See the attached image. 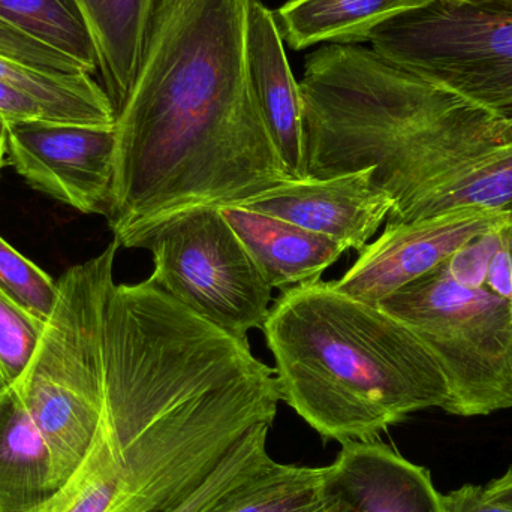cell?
I'll list each match as a JSON object with an SVG mask.
<instances>
[{
  "label": "cell",
  "instance_id": "1",
  "mask_svg": "<svg viewBox=\"0 0 512 512\" xmlns=\"http://www.w3.org/2000/svg\"><path fill=\"white\" fill-rule=\"evenodd\" d=\"M274 369L152 279L111 286L95 441L35 512H168L246 435L273 424Z\"/></svg>",
  "mask_w": 512,
  "mask_h": 512
},
{
  "label": "cell",
  "instance_id": "2",
  "mask_svg": "<svg viewBox=\"0 0 512 512\" xmlns=\"http://www.w3.org/2000/svg\"><path fill=\"white\" fill-rule=\"evenodd\" d=\"M252 2L159 0L137 77L116 111L105 218L123 248L171 213L239 206L291 182L252 89Z\"/></svg>",
  "mask_w": 512,
  "mask_h": 512
},
{
  "label": "cell",
  "instance_id": "3",
  "mask_svg": "<svg viewBox=\"0 0 512 512\" xmlns=\"http://www.w3.org/2000/svg\"><path fill=\"white\" fill-rule=\"evenodd\" d=\"M300 84L307 179L372 168L394 201L387 225L442 182L512 141V120L360 45L310 53Z\"/></svg>",
  "mask_w": 512,
  "mask_h": 512
},
{
  "label": "cell",
  "instance_id": "4",
  "mask_svg": "<svg viewBox=\"0 0 512 512\" xmlns=\"http://www.w3.org/2000/svg\"><path fill=\"white\" fill-rule=\"evenodd\" d=\"M262 330L280 397L325 441H376L415 412L447 405V381L423 340L331 282L283 291Z\"/></svg>",
  "mask_w": 512,
  "mask_h": 512
},
{
  "label": "cell",
  "instance_id": "5",
  "mask_svg": "<svg viewBox=\"0 0 512 512\" xmlns=\"http://www.w3.org/2000/svg\"><path fill=\"white\" fill-rule=\"evenodd\" d=\"M116 240L68 268L44 333L12 387L53 457L57 492L89 453L104 408V315L114 285Z\"/></svg>",
  "mask_w": 512,
  "mask_h": 512
},
{
  "label": "cell",
  "instance_id": "6",
  "mask_svg": "<svg viewBox=\"0 0 512 512\" xmlns=\"http://www.w3.org/2000/svg\"><path fill=\"white\" fill-rule=\"evenodd\" d=\"M408 325L438 361L448 385L442 411L486 417L512 409V303L460 285L439 265L378 303Z\"/></svg>",
  "mask_w": 512,
  "mask_h": 512
},
{
  "label": "cell",
  "instance_id": "7",
  "mask_svg": "<svg viewBox=\"0 0 512 512\" xmlns=\"http://www.w3.org/2000/svg\"><path fill=\"white\" fill-rule=\"evenodd\" d=\"M126 248L147 249L152 282L209 324L240 340L264 328L273 288L219 207L171 213L138 231Z\"/></svg>",
  "mask_w": 512,
  "mask_h": 512
},
{
  "label": "cell",
  "instance_id": "8",
  "mask_svg": "<svg viewBox=\"0 0 512 512\" xmlns=\"http://www.w3.org/2000/svg\"><path fill=\"white\" fill-rule=\"evenodd\" d=\"M388 62L512 120V14L433 0L370 38Z\"/></svg>",
  "mask_w": 512,
  "mask_h": 512
},
{
  "label": "cell",
  "instance_id": "9",
  "mask_svg": "<svg viewBox=\"0 0 512 512\" xmlns=\"http://www.w3.org/2000/svg\"><path fill=\"white\" fill-rule=\"evenodd\" d=\"M116 131L51 120L8 123V164L36 191L86 215L110 201Z\"/></svg>",
  "mask_w": 512,
  "mask_h": 512
},
{
  "label": "cell",
  "instance_id": "10",
  "mask_svg": "<svg viewBox=\"0 0 512 512\" xmlns=\"http://www.w3.org/2000/svg\"><path fill=\"white\" fill-rule=\"evenodd\" d=\"M508 227H512L510 213L486 209L450 210L408 224L387 225L379 239L358 252L355 264L331 285L355 300L378 304L478 237Z\"/></svg>",
  "mask_w": 512,
  "mask_h": 512
},
{
  "label": "cell",
  "instance_id": "11",
  "mask_svg": "<svg viewBox=\"0 0 512 512\" xmlns=\"http://www.w3.org/2000/svg\"><path fill=\"white\" fill-rule=\"evenodd\" d=\"M372 168L327 179L291 180L237 207L285 219L360 252L387 222L393 198L372 180Z\"/></svg>",
  "mask_w": 512,
  "mask_h": 512
},
{
  "label": "cell",
  "instance_id": "12",
  "mask_svg": "<svg viewBox=\"0 0 512 512\" xmlns=\"http://www.w3.org/2000/svg\"><path fill=\"white\" fill-rule=\"evenodd\" d=\"M324 490L328 512H444L430 472L378 439L342 444Z\"/></svg>",
  "mask_w": 512,
  "mask_h": 512
},
{
  "label": "cell",
  "instance_id": "13",
  "mask_svg": "<svg viewBox=\"0 0 512 512\" xmlns=\"http://www.w3.org/2000/svg\"><path fill=\"white\" fill-rule=\"evenodd\" d=\"M248 63L252 89L274 150L291 180L307 179L300 84L286 56L274 12L254 0L249 12Z\"/></svg>",
  "mask_w": 512,
  "mask_h": 512
},
{
  "label": "cell",
  "instance_id": "14",
  "mask_svg": "<svg viewBox=\"0 0 512 512\" xmlns=\"http://www.w3.org/2000/svg\"><path fill=\"white\" fill-rule=\"evenodd\" d=\"M219 209L271 288L315 282L346 252L340 243L285 219L237 206Z\"/></svg>",
  "mask_w": 512,
  "mask_h": 512
},
{
  "label": "cell",
  "instance_id": "15",
  "mask_svg": "<svg viewBox=\"0 0 512 512\" xmlns=\"http://www.w3.org/2000/svg\"><path fill=\"white\" fill-rule=\"evenodd\" d=\"M57 493L53 457L12 385L0 387V512H35Z\"/></svg>",
  "mask_w": 512,
  "mask_h": 512
},
{
  "label": "cell",
  "instance_id": "16",
  "mask_svg": "<svg viewBox=\"0 0 512 512\" xmlns=\"http://www.w3.org/2000/svg\"><path fill=\"white\" fill-rule=\"evenodd\" d=\"M433 0H286L274 12L283 42L301 51L319 44L360 45L382 24Z\"/></svg>",
  "mask_w": 512,
  "mask_h": 512
},
{
  "label": "cell",
  "instance_id": "17",
  "mask_svg": "<svg viewBox=\"0 0 512 512\" xmlns=\"http://www.w3.org/2000/svg\"><path fill=\"white\" fill-rule=\"evenodd\" d=\"M98 53V72L114 110L137 77L159 0H75Z\"/></svg>",
  "mask_w": 512,
  "mask_h": 512
},
{
  "label": "cell",
  "instance_id": "18",
  "mask_svg": "<svg viewBox=\"0 0 512 512\" xmlns=\"http://www.w3.org/2000/svg\"><path fill=\"white\" fill-rule=\"evenodd\" d=\"M0 83L35 99L53 122L116 125V110L93 75L42 71L0 54Z\"/></svg>",
  "mask_w": 512,
  "mask_h": 512
},
{
  "label": "cell",
  "instance_id": "19",
  "mask_svg": "<svg viewBox=\"0 0 512 512\" xmlns=\"http://www.w3.org/2000/svg\"><path fill=\"white\" fill-rule=\"evenodd\" d=\"M457 209L501 210L512 216V141L427 192L399 224Z\"/></svg>",
  "mask_w": 512,
  "mask_h": 512
},
{
  "label": "cell",
  "instance_id": "20",
  "mask_svg": "<svg viewBox=\"0 0 512 512\" xmlns=\"http://www.w3.org/2000/svg\"><path fill=\"white\" fill-rule=\"evenodd\" d=\"M0 21L21 35L98 72V53L75 0H0Z\"/></svg>",
  "mask_w": 512,
  "mask_h": 512
},
{
  "label": "cell",
  "instance_id": "21",
  "mask_svg": "<svg viewBox=\"0 0 512 512\" xmlns=\"http://www.w3.org/2000/svg\"><path fill=\"white\" fill-rule=\"evenodd\" d=\"M325 466L271 462L243 484L215 512H328Z\"/></svg>",
  "mask_w": 512,
  "mask_h": 512
},
{
  "label": "cell",
  "instance_id": "22",
  "mask_svg": "<svg viewBox=\"0 0 512 512\" xmlns=\"http://www.w3.org/2000/svg\"><path fill=\"white\" fill-rule=\"evenodd\" d=\"M270 424L256 427L207 475L206 480L168 512H215L243 484L264 471L273 459L267 451Z\"/></svg>",
  "mask_w": 512,
  "mask_h": 512
},
{
  "label": "cell",
  "instance_id": "23",
  "mask_svg": "<svg viewBox=\"0 0 512 512\" xmlns=\"http://www.w3.org/2000/svg\"><path fill=\"white\" fill-rule=\"evenodd\" d=\"M0 294L47 322L56 306L59 285L0 237Z\"/></svg>",
  "mask_w": 512,
  "mask_h": 512
},
{
  "label": "cell",
  "instance_id": "24",
  "mask_svg": "<svg viewBox=\"0 0 512 512\" xmlns=\"http://www.w3.org/2000/svg\"><path fill=\"white\" fill-rule=\"evenodd\" d=\"M45 322L0 294V378L14 385L26 369L44 333Z\"/></svg>",
  "mask_w": 512,
  "mask_h": 512
},
{
  "label": "cell",
  "instance_id": "25",
  "mask_svg": "<svg viewBox=\"0 0 512 512\" xmlns=\"http://www.w3.org/2000/svg\"><path fill=\"white\" fill-rule=\"evenodd\" d=\"M502 233L504 230L478 237L444 262L445 270L457 283L468 288L486 285L490 261L502 245Z\"/></svg>",
  "mask_w": 512,
  "mask_h": 512
},
{
  "label": "cell",
  "instance_id": "26",
  "mask_svg": "<svg viewBox=\"0 0 512 512\" xmlns=\"http://www.w3.org/2000/svg\"><path fill=\"white\" fill-rule=\"evenodd\" d=\"M444 512H512V507L487 498L484 487L465 484L442 495Z\"/></svg>",
  "mask_w": 512,
  "mask_h": 512
},
{
  "label": "cell",
  "instance_id": "27",
  "mask_svg": "<svg viewBox=\"0 0 512 512\" xmlns=\"http://www.w3.org/2000/svg\"><path fill=\"white\" fill-rule=\"evenodd\" d=\"M0 119L5 120L6 123L21 122V120H51L47 111L35 99L3 83H0Z\"/></svg>",
  "mask_w": 512,
  "mask_h": 512
},
{
  "label": "cell",
  "instance_id": "28",
  "mask_svg": "<svg viewBox=\"0 0 512 512\" xmlns=\"http://www.w3.org/2000/svg\"><path fill=\"white\" fill-rule=\"evenodd\" d=\"M484 493L492 501L512 507V466L504 475L484 486Z\"/></svg>",
  "mask_w": 512,
  "mask_h": 512
},
{
  "label": "cell",
  "instance_id": "29",
  "mask_svg": "<svg viewBox=\"0 0 512 512\" xmlns=\"http://www.w3.org/2000/svg\"><path fill=\"white\" fill-rule=\"evenodd\" d=\"M460 2L471 3L478 8L489 9V11L512 14V0H460Z\"/></svg>",
  "mask_w": 512,
  "mask_h": 512
},
{
  "label": "cell",
  "instance_id": "30",
  "mask_svg": "<svg viewBox=\"0 0 512 512\" xmlns=\"http://www.w3.org/2000/svg\"><path fill=\"white\" fill-rule=\"evenodd\" d=\"M6 134H8V123L0 119V170L6 162Z\"/></svg>",
  "mask_w": 512,
  "mask_h": 512
},
{
  "label": "cell",
  "instance_id": "31",
  "mask_svg": "<svg viewBox=\"0 0 512 512\" xmlns=\"http://www.w3.org/2000/svg\"><path fill=\"white\" fill-rule=\"evenodd\" d=\"M2 385H3L2 378H0V387H2Z\"/></svg>",
  "mask_w": 512,
  "mask_h": 512
}]
</instances>
